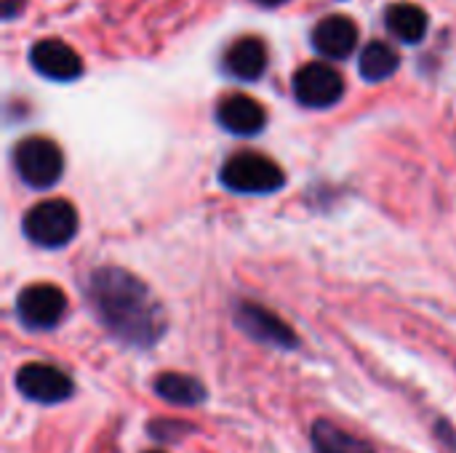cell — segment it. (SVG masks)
Returning a JSON list of instances; mask_svg holds the SVG:
<instances>
[{"label": "cell", "instance_id": "5", "mask_svg": "<svg viewBox=\"0 0 456 453\" xmlns=\"http://www.w3.org/2000/svg\"><path fill=\"white\" fill-rule=\"evenodd\" d=\"M16 390L40 406H59L72 398L75 382L56 366L48 363H27L16 371Z\"/></svg>", "mask_w": 456, "mask_h": 453}, {"label": "cell", "instance_id": "15", "mask_svg": "<svg viewBox=\"0 0 456 453\" xmlns=\"http://www.w3.org/2000/svg\"><path fill=\"white\" fill-rule=\"evenodd\" d=\"M387 27L390 32L401 40V43H419L428 32V13L419 8V5H411V3H398V5H390L387 8Z\"/></svg>", "mask_w": 456, "mask_h": 453}, {"label": "cell", "instance_id": "10", "mask_svg": "<svg viewBox=\"0 0 456 453\" xmlns=\"http://www.w3.org/2000/svg\"><path fill=\"white\" fill-rule=\"evenodd\" d=\"M313 45L329 59H347L358 45V27L350 16H326L313 29Z\"/></svg>", "mask_w": 456, "mask_h": 453}, {"label": "cell", "instance_id": "8", "mask_svg": "<svg viewBox=\"0 0 456 453\" xmlns=\"http://www.w3.org/2000/svg\"><path fill=\"white\" fill-rule=\"evenodd\" d=\"M235 326L248 339H254L259 344H267V347L294 350L299 344L291 326H286L278 315H273L270 310H265L262 304H254V302H240L235 307Z\"/></svg>", "mask_w": 456, "mask_h": 453}, {"label": "cell", "instance_id": "11", "mask_svg": "<svg viewBox=\"0 0 456 453\" xmlns=\"http://www.w3.org/2000/svg\"><path fill=\"white\" fill-rule=\"evenodd\" d=\"M219 123L224 131L230 133H238V136H254L265 128L267 123V112L259 101H254L251 96H243V93H235V96H227L222 104H219V112H216Z\"/></svg>", "mask_w": 456, "mask_h": 453}, {"label": "cell", "instance_id": "12", "mask_svg": "<svg viewBox=\"0 0 456 453\" xmlns=\"http://www.w3.org/2000/svg\"><path fill=\"white\" fill-rule=\"evenodd\" d=\"M224 69L240 80H256L267 69V48L259 37H240L224 53Z\"/></svg>", "mask_w": 456, "mask_h": 453}, {"label": "cell", "instance_id": "16", "mask_svg": "<svg viewBox=\"0 0 456 453\" xmlns=\"http://www.w3.org/2000/svg\"><path fill=\"white\" fill-rule=\"evenodd\" d=\"M401 67V56L393 45L382 43V40H371L363 53H361V61H358V69L366 80L371 83H379V80H387L390 75H395Z\"/></svg>", "mask_w": 456, "mask_h": 453}, {"label": "cell", "instance_id": "7", "mask_svg": "<svg viewBox=\"0 0 456 453\" xmlns=\"http://www.w3.org/2000/svg\"><path fill=\"white\" fill-rule=\"evenodd\" d=\"M342 93H345L342 75L323 61H310L294 75V96L305 107L313 109L334 107L342 99Z\"/></svg>", "mask_w": 456, "mask_h": 453}, {"label": "cell", "instance_id": "1", "mask_svg": "<svg viewBox=\"0 0 456 453\" xmlns=\"http://www.w3.org/2000/svg\"><path fill=\"white\" fill-rule=\"evenodd\" d=\"M86 299L107 334L126 347L150 350L168 328L166 310L150 286L120 267H99L91 272Z\"/></svg>", "mask_w": 456, "mask_h": 453}, {"label": "cell", "instance_id": "17", "mask_svg": "<svg viewBox=\"0 0 456 453\" xmlns=\"http://www.w3.org/2000/svg\"><path fill=\"white\" fill-rule=\"evenodd\" d=\"M256 3H259V5H270V8H273V5H281V3H286V0H256Z\"/></svg>", "mask_w": 456, "mask_h": 453}, {"label": "cell", "instance_id": "3", "mask_svg": "<svg viewBox=\"0 0 456 453\" xmlns=\"http://www.w3.org/2000/svg\"><path fill=\"white\" fill-rule=\"evenodd\" d=\"M77 232V211L67 200H43L24 216V235L43 248H61Z\"/></svg>", "mask_w": 456, "mask_h": 453}, {"label": "cell", "instance_id": "4", "mask_svg": "<svg viewBox=\"0 0 456 453\" xmlns=\"http://www.w3.org/2000/svg\"><path fill=\"white\" fill-rule=\"evenodd\" d=\"M13 166H16V174L21 176V182H27L35 190H48L64 174V155H61L59 144H53L51 139L32 136V139H24L21 144H16Z\"/></svg>", "mask_w": 456, "mask_h": 453}, {"label": "cell", "instance_id": "13", "mask_svg": "<svg viewBox=\"0 0 456 453\" xmlns=\"http://www.w3.org/2000/svg\"><path fill=\"white\" fill-rule=\"evenodd\" d=\"M310 441H313L315 453H377L371 443L350 435L347 430H342L339 425H334L329 419H318L313 425Z\"/></svg>", "mask_w": 456, "mask_h": 453}, {"label": "cell", "instance_id": "9", "mask_svg": "<svg viewBox=\"0 0 456 453\" xmlns=\"http://www.w3.org/2000/svg\"><path fill=\"white\" fill-rule=\"evenodd\" d=\"M29 61L43 77L59 80V83H67L83 75L80 56L61 40H37L29 51Z\"/></svg>", "mask_w": 456, "mask_h": 453}, {"label": "cell", "instance_id": "6", "mask_svg": "<svg viewBox=\"0 0 456 453\" xmlns=\"http://www.w3.org/2000/svg\"><path fill=\"white\" fill-rule=\"evenodd\" d=\"M67 312V296L51 283L27 286L16 299V315L29 331H48L61 323Z\"/></svg>", "mask_w": 456, "mask_h": 453}, {"label": "cell", "instance_id": "18", "mask_svg": "<svg viewBox=\"0 0 456 453\" xmlns=\"http://www.w3.org/2000/svg\"><path fill=\"white\" fill-rule=\"evenodd\" d=\"M150 453H163V451H150Z\"/></svg>", "mask_w": 456, "mask_h": 453}, {"label": "cell", "instance_id": "14", "mask_svg": "<svg viewBox=\"0 0 456 453\" xmlns=\"http://www.w3.org/2000/svg\"><path fill=\"white\" fill-rule=\"evenodd\" d=\"M155 395L171 406H200L208 392L206 384L187 374H160L152 384Z\"/></svg>", "mask_w": 456, "mask_h": 453}, {"label": "cell", "instance_id": "2", "mask_svg": "<svg viewBox=\"0 0 456 453\" xmlns=\"http://www.w3.org/2000/svg\"><path fill=\"white\" fill-rule=\"evenodd\" d=\"M222 184L240 195H270L286 184V176L267 155L243 150L222 166Z\"/></svg>", "mask_w": 456, "mask_h": 453}]
</instances>
